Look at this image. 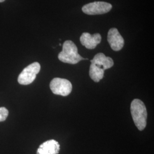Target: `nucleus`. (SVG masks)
<instances>
[{"mask_svg": "<svg viewBox=\"0 0 154 154\" xmlns=\"http://www.w3.org/2000/svg\"><path fill=\"white\" fill-rule=\"evenodd\" d=\"M102 37L99 33H95L93 35L90 33H83L80 37V42L83 46L88 49H95L100 43Z\"/></svg>", "mask_w": 154, "mask_h": 154, "instance_id": "obj_8", "label": "nucleus"}, {"mask_svg": "<svg viewBox=\"0 0 154 154\" xmlns=\"http://www.w3.org/2000/svg\"><path fill=\"white\" fill-rule=\"evenodd\" d=\"M58 59L62 62L77 64L82 60H88L79 54L75 44L70 40L66 41L62 45V50L58 54Z\"/></svg>", "mask_w": 154, "mask_h": 154, "instance_id": "obj_3", "label": "nucleus"}, {"mask_svg": "<svg viewBox=\"0 0 154 154\" xmlns=\"http://www.w3.org/2000/svg\"><path fill=\"white\" fill-rule=\"evenodd\" d=\"M60 150L59 143L51 139L41 144L37 151V154H58Z\"/></svg>", "mask_w": 154, "mask_h": 154, "instance_id": "obj_9", "label": "nucleus"}, {"mask_svg": "<svg viewBox=\"0 0 154 154\" xmlns=\"http://www.w3.org/2000/svg\"><path fill=\"white\" fill-rule=\"evenodd\" d=\"M107 41L111 49L114 51H119L123 48L125 41L116 28L110 29L107 34Z\"/></svg>", "mask_w": 154, "mask_h": 154, "instance_id": "obj_7", "label": "nucleus"}, {"mask_svg": "<svg viewBox=\"0 0 154 154\" xmlns=\"http://www.w3.org/2000/svg\"><path fill=\"white\" fill-rule=\"evenodd\" d=\"M50 88L53 93L55 95L66 97L71 93L72 87V83L69 80L55 78L50 83Z\"/></svg>", "mask_w": 154, "mask_h": 154, "instance_id": "obj_5", "label": "nucleus"}, {"mask_svg": "<svg viewBox=\"0 0 154 154\" xmlns=\"http://www.w3.org/2000/svg\"><path fill=\"white\" fill-rule=\"evenodd\" d=\"M111 9V4L108 2L95 1L83 6L82 10L84 13L88 15H98L107 13Z\"/></svg>", "mask_w": 154, "mask_h": 154, "instance_id": "obj_6", "label": "nucleus"}, {"mask_svg": "<svg viewBox=\"0 0 154 154\" xmlns=\"http://www.w3.org/2000/svg\"><path fill=\"white\" fill-rule=\"evenodd\" d=\"M41 69L38 62H34L26 67L18 77V82L22 85H28L33 82Z\"/></svg>", "mask_w": 154, "mask_h": 154, "instance_id": "obj_4", "label": "nucleus"}, {"mask_svg": "<svg viewBox=\"0 0 154 154\" xmlns=\"http://www.w3.org/2000/svg\"><path fill=\"white\" fill-rule=\"evenodd\" d=\"M131 114L135 126L143 131L147 125V112L146 106L140 99H134L131 103Z\"/></svg>", "mask_w": 154, "mask_h": 154, "instance_id": "obj_2", "label": "nucleus"}, {"mask_svg": "<svg viewBox=\"0 0 154 154\" xmlns=\"http://www.w3.org/2000/svg\"><path fill=\"white\" fill-rule=\"evenodd\" d=\"M9 115V111L8 109L4 107H0V122H4L5 121Z\"/></svg>", "mask_w": 154, "mask_h": 154, "instance_id": "obj_10", "label": "nucleus"}, {"mask_svg": "<svg viewBox=\"0 0 154 154\" xmlns=\"http://www.w3.org/2000/svg\"><path fill=\"white\" fill-rule=\"evenodd\" d=\"M5 0H0V2H4Z\"/></svg>", "mask_w": 154, "mask_h": 154, "instance_id": "obj_11", "label": "nucleus"}, {"mask_svg": "<svg viewBox=\"0 0 154 154\" xmlns=\"http://www.w3.org/2000/svg\"><path fill=\"white\" fill-rule=\"evenodd\" d=\"M90 62L91 64L90 66L89 75L95 82H99L103 79L105 70L110 69L114 65L112 59L102 53L95 55Z\"/></svg>", "mask_w": 154, "mask_h": 154, "instance_id": "obj_1", "label": "nucleus"}]
</instances>
